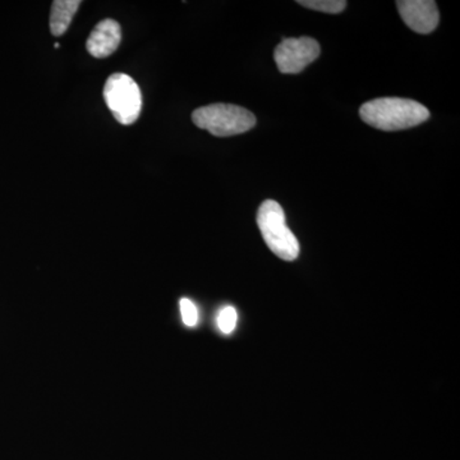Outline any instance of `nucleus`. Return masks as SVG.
I'll return each instance as SVG.
<instances>
[{"label": "nucleus", "instance_id": "f257e3e1", "mask_svg": "<svg viewBox=\"0 0 460 460\" xmlns=\"http://www.w3.org/2000/svg\"><path fill=\"white\" fill-rule=\"evenodd\" d=\"M363 122L380 131L394 132L420 126L429 118V109L410 99L371 100L359 109Z\"/></svg>", "mask_w": 460, "mask_h": 460}, {"label": "nucleus", "instance_id": "f03ea898", "mask_svg": "<svg viewBox=\"0 0 460 460\" xmlns=\"http://www.w3.org/2000/svg\"><path fill=\"white\" fill-rule=\"evenodd\" d=\"M257 226L271 252L286 261L299 255L298 239L288 228L283 208L274 199H266L257 213Z\"/></svg>", "mask_w": 460, "mask_h": 460}, {"label": "nucleus", "instance_id": "7ed1b4c3", "mask_svg": "<svg viewBox=\"0 0 460 460\" xmlns=\"http://www.w3.org/2000/svg\"><path fill=\"white\" fill-rule=\"evenodd\" d=\"M192 120L199 128L217 137L241 135L256 126V117L247 109L232 104H211L196 109Z\"/></svg>", "mask_w": 460, "mask_h": 460}, {"label": "nucleus", "instance_id": "20e7f679", "mask_svg": "<svg viewBox=\"0 0 460 460\" xmlns=\"http://www.w3.org/2000/svg\"><path fill=\"white\" fill-rule=\"evenodd\" d=\"M104 99L109 111L120 124L129 126L140 117L142 109L140 87L128 75H111L105 83Z\"/></svg>", "mask_w": 460, "mask_h": 460}, {"label": "nucleus", "instance_id": "39448f33", "mask_svg": "<svg viewBox=\"0 0 460 460\" xmlns=\"http://www.w3.org/2000/svg\"><path fill=\"white\" fill-rule=\"evenodd\" d=\"M320 44L313 38L286 39L278 45L274 57L284 75H296L320 56Z\"/></svg>", "mask_w": 460, "mask_h": 460}, {"label": "nucleus", "instance_id": "423d86ee", "mask_svg": "<svg viewBox=\"0 0 460 460\" xmlns=\"http://www.w3.org/2000/svg\"><path fill=\"white\" fill-rule=\"evenodd\" d=\"M399 13L405 25L417 33H431L438 25V5L432 0H399Z\"/></svg>", "mask_w": 460, "mask_h": 460}, {"label": "nucleus", "instance_id": "0eeeda50", "mask_svg": "<svg viewBox=\"0 0 460 460\" xmlns=\"http://www.w3.org/2000/svg\"><path fill=\"white\" fill-rule=\"evenodd\" d=\"M122 40V30L119 23L111 18L102 20L91 31L86 42V49L91 56L99 58L111 57L119 47Z\"/></svg>", "mask_w": 460, "mask_h": 460}, {"label": "nucleus", "instance_id": "6e6552de", "mask_svg": "<svg viewBox=\"0 0 460 460\" xmlns=\"http://www.w3.org/2000/svg\"><path fill=\"white\" fill-rule=\"evenodd\" d=\"M80 5V0L53 2L50 12V31L54 36H62L68 30Z\"/></svg>", "mask_w": 460, "mask_h": 460}, {"label": "nucleus", "instance_id": "1a4fd4ad", "mask_svg": "<svg viewBox=\"0 0 460 460\" xmlns=\"http://www.w3.org/2000/svg\"><path fill=\"white\" fill-rule=\"evenodd\" d=\"M302 7L323 12V13L338 14L347 7L345 0H299Z\"/></svg>", "mask_w": 460, "mask_h": 460}, {"label": "nucleus", "instance_id": "9d476101", "mask_svg": "<svg viewBox=\"0 0 460 460\" xmlns=\"http://www.w3.org/2000/svg\"><path fill=\"white\" fill-rule=\"evenodd\" d=\"M237 310L232 307V305H226L217 314V328H219L223 334H230L237 326Z\"/></svg>", "mask_w": 460, "mask_h": 460}, {"label": "nucleus", "instance_id": "9b49d317", "mask_svg": "<svg viewBox=\"0 0 460 460\" xmlns=\"http://www.w3.org/2000/svg\"><path fill=\"white\" fill-rule=\"evenodd\" d=\"M181 320L187 326H195L199 321V311L190 299H181Z\"/></svg>", "mask_w": 460, "mask_h": 460}]
</instances>
